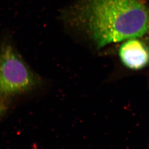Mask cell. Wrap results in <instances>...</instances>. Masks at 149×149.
<instances>
[{
	"label": "cell",
	"mask_w": 149,
	"mask_h": 149,
	"mask_svg": "<svg viewBox=\"0 0 149 149\" xmlns=\"http://www.w3.org/2000/svg\"><path fill=\"white\" fill-rule=\"evenodd\" d=\"M119 56L122 63L129 69L139 70L149 63V49L138 38L129 39L120 46Z\"/></svg>",
	"instance_id": "cell-3"
},
{
	"label": "cell",
	"mask_w": 149,
	"mask_h": 149,
	"mask_svg": "<svg viewBox=\"0 0 149 149\" xmlns=\"http://www.w3.org/2000/svg\"><path fill=\"white\" fill-rule=\"evenodd\" d=\"M42 83L20 54L12 36L6 33L0 40V99L30 93Z\"/></svg>",
	"instance_id": "cell-2"
},
{
	"label": "cell",
	"mask_w": 149,
	"mask_h": 149,
	"mask_svg": "<svg viewBox=\"0 0 149 149\" xmlns=\"http://www.w3.org/2000/svg\"><path fill=\"white\" fill-rule=\"evenodd\" d=\"M69 13L98 47L149 32L145 0H76Z\"/></svg>",
	"instance_id": "cell-1"
}]
</instances>
